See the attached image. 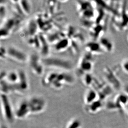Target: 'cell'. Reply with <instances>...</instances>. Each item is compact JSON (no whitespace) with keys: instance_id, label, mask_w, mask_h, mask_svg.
Listing matches in <instances>:
<instances>
[{"instance_id":"52a82bcc","label":"cell","mask_w":128,"mask_h":128,"mask_svg":"<svg viewBox=\"0 0 128 128\" xmlns=\"http://www.w3.org/2000/svg\"><path fill=\"white\" fill-rule=\"evenodd\" d=\"M38 35L40 42V50L42 54L44 56V58L48 56L50 51V43L47 41L46 37L42 34H40Z\"/></svg>"},{"instance_id":"e0dca14e","label":"cell","mask_w":128,"mask_h":128,"mask_svg":"<svg viewBox=\"0 0 128 128\" xmlns=\"http://www.w3.org/2000/svg\"><path fill=\"white\" fill-rule=\"evenodd\" d=\"M128 101V97L125 94H120L116 98V103H117L116 104L117 107L118 106L120 108H122V106L124 104H126Z\"/></svg>"},{"instance_id":"ffe728a7","label":"cell","mask_w":128,"mask_h":128,"mask_svg":"<svg viewBox=\"0 0 128 128\" xmlns=\"http://www.w3.org/2000/svg\"><path fill=\"white\" fill-rule=\"evenodd\" d=\"M7 11L6 8L4 5L0 4V25L3 24L5 22V18L6 16Z\"/></svg>"},{"instance_id":"44dd1931","label":"cell","mask_w":128,"mask_h":128,"mask_svg":"<svg viewBox=\"0 0 128 128\" xmlns=\"http://www.w3.org/2000/svg\"><path fill=\"white\" fill-rule=\"evenodd\" d=\"M11 33V32L4 27H0V40L7 38L10 36Z\"/></svg>"},{"instance_id":"277c9868","label":"cell","mask_w":128,"mask_h":128,"mask_svg":"<svg viewBox=\"0 0 128 128\" xmlns=\"http://www.w3.org/2000/svg\"><path fill=\"white\" fill-rule=\"evenodd\" d=\"M92 55L87 53L80 60L78 64V69L82 75L90 73L93 68L94 60Z\"/></svg>"},{"instance_id":"5bb4252c","label":"cell","mask_w":128,"mask_h":128,"mask_svg":"<svg viewBox=\"0 0 128 128\" xmlns=\"http://www.w3.org/2000/svg\"><path fill=\"white\" fill-rule=\"evenodd\" d=\"M43 101L39 98H34L31 101V110L33 112H38L41 110L43 108Z\"/></svg>"},{"instance_id":"ba28073f","label":"cell","mask_w":128,"mask_h":128,"mask_svg":"<svg viewBox=\"0 0 128 128\" xmlns=\"http://www.w3.org/2000/svg\"><path fill=\"white\" fill-rule=\"evenodd\" d=\"M19 78L17 84L20 90H26L28 87V82L27 75L24 70H20L18 71Z\"/></svg>"},{"instance_id":"484cf974","label":"cell","mask_w":128,"mask_h":128,"mask_svg":"<svg viewBox=\"0 0 128 128\" xmlns=\"http://www.w3.org/2000/svg\"><path fill=\"white\" fill-rule=\"evenodd\" d=\"M124 91L125 94H126L128 97V84L124 86Z\"/></svg>"},{"instance_id":"6da1fadb","label":"cell","mask_w":128,"mask_h":128,"mask_svg":"<svg viewBox=\"0 0 128 128\" xmlns=\"http://www.w3.org/2000/svg\"><path fill=\"white\" fill-rule=\"evenodd\" d=\"M42 61L44 66L54 69L68 71L71 70L74 67L71 61L60 57L48 56L42 58Z\"/></svg>"},{"instance_id":"7c38bea8","label":"cell","mask_w":128,"mask_h":128,"mask_svg":"<svg viewBox=\"0 0 128 128\" xmlns=\"http://www.w3.org/2000/svg\"><path fill=\"white\" fill-rule=\"evenodd\" d=\"M19 4L23 14L28 16L30 14L32 10L31 4L29 0H20Z\"/></svg>"},{"instance_id":"2e32d148","label":"cell","mask_w":128,"mask_h":128,"mask_svg":"<svg viewBox=\"0 0 128 128\" xmlns=\"http://www.w3.org/2000/svg\"><path fill=\"white\" fill-rule=\"evenodd\" d=\"M98 94L96 90L93 89H90L87 92L86 95V102L88 104H91L96 101Z\"/></svg>"},{"instance_id":"ac0fdd59","label":"cell","mask_w":128,"mask_h":128,"mask_svg":"<svg viewBox=\"0 0 128 128\" xmlns=\"http://www.w3.org/2000/svg\"><path fill=\"white\" fill-rule=\"evenodd\" d=\"M29 106V105L27 104V102H23L22 104H21L19 109L17 112V115L18 116L22 117L27 114V112H28Z\"/></svg>"},{"instance_id":"30bf717a","label":"cell","mask_w":128,"mask_h":128,"mask_svg":"<svg viewBox=\"0 0 128 128\" xmlns=\"http://www.w3.org/2000/svg\"><path fill=\"white\" fill-rule=\"evenodd\" d=\"M69 45L70 40L65 37L55 44V50L57 52H63L66 50Z\"/></svg>"},{"instance_id":"4316f807","label":"cell","mask_w":128,"mask_h":128,"mask_svg":"<svg viewBox=\"0 0 128 128\" xmlns=\"http://www.w3.org/2000/svg\"><path fill=\"white\" fill-rule=\"evenodd\" d=\"M127 39H128V38H127Z\"/></svg>"},{"instance_id":"9c48e42d","label":"cell","mask_w":128,"mask_h":128,"mask_svg":"<svg viewBox=\"0 0 128 128\" xmlns=\"http://www.w3.org/2000/svg\"><path fill=\"white\" fill-rule=\"evenodd\" d=\"M1 99L4 106V110L5 115L8 120H11L12 119V112L11 111V107L9 102L8 98L5 94H1Z\"/></svg>"},{"instance_id":"d4e9b609","label":"cell","mask_w":128,"mask_h":128,"mask_svg":"<svg viewBox=\"0 0 128 128\" xmlns=\"http://www.w3.org/2000/svg\"><path fill=\"white\" fill-rule=\"evenodd\" d=\"M80 126V123L78 121L76 120V121H74L69 126L68 128H78Z\"/></svg>"},{"instance_id":"5b68a950","label":"cell","mask_w":128,"mask_h":128,"mask_svg":"<svg viewBox=\"0 0 128 128\" xmlns=\"http://www.w3.org/2000/svg\"><path fill=\"white\" fill-rule=\"evenodd\" d=\"M104 72V77L110 86L115 89H120L121 86L120 82L111 69L106 68Z\"/></svg>"},{"instance_id":"7a4b0ae2","label":"cell","mask_w":128,"mask_h":128,"mask_svg":"<svg viewBox=\"0 0 128 128\" xmlns=\"http://www.w3.org/2000/svg\"><path fill=\"white\" fill-rule=\"evenodd\" d=\"M28 63L30 69L34 74L38 76L42 75L44 66L43 64L42 59L38 54H32L29 56Z\"/></svg>"},{"instance_id":"8992f818","label":"cell","mask_w":128,"mask_h":128,"mask_svg":"<svg viewBox=\"0 0 128 128\" xmlns=\"http://www.w3.org/2000/svg\"><path fill=\"white\" fill-rule=\"evenodd\" d=\"M86 50L88 53L92 55L100 54L104 52L99 42H94L87 44L86 45Z\"/></svg>"},{"instance_id":"4fadbf2b","label":"cell","mask_w":128,"mask_h":128,"mask_svg":"<svg viewBox=\"0 0 128 128\" xmlns=\"http://www.w3.org/2000/svg\"><path fill=\"white\" fill-rule=\"evenodd\" d=\"M38 23L36 21L34 20H30L28 22L27 30L28 34L31 36H34L36 35L38 31Z\"/></svg>"},{"instance_id":"3957f363","label":"cell","mask_w":128,"mask_h":128,"mask_svg":"<svg viewBox=\"0 0 128 128\" xmlns=\"http://www.w3.org/2000/svg\"><path fill=\"white\" fill-rule=\"evenodd\" d=\"M8 57L13 60L21 63H28L29 56L21 50L14 46L7 48Z\"/></svg>"},{"instance_id":"7402d4cb","label":"cell","mask_w":128,"mask_h":128,"mask_svg":"<svg viewBox=\"0 0 128 128\" xmlns=\"http://www.w3.org/2000/svg\"><path fill=\"white\" fill-rule=\"evenodd\" d=\"M101 106V102L100 101H96L91 104L90 110L92 112H96V111L98 110V109H100Z\"/></svg>"},{"instance_id":"cb8c5ba5","label":"cell","mask_w":128,"mask_h":128,"mask_svg":"<svg viewBox=\"0 0 128 128\" xmlns=\"http://www.w3.org/2000/svg\"><path fill=\"white\" fill-rule=\"evenodd\" d=\"M122 70L126 74H128V59L124 60L122 63Z\"/></svg>"},{"instance_id":"9a60e30c","label":"cell","mask_w":128,"mask_h":128,"mask_svg":"<svg viewBox=\"0 0 128 128\" xmlns=\"http://www.w3.org/2000/svg\"><path fill=\"white\" fill-rule=\"evenodd\" d=\"M18 78L19 75L18 72L11 71L8 72L6 80L10 84H14L18 83Z\"/></svg>"},{"instance_id":"8fae6325","label":"cell","mask_w":128,"mask_h":128,"mask_svg":"<svg viewBox=\"0 0 128 128\" xmlns=\"http://www.w3.org/2000/svg\"><path fill=\"white\" fill-rule=\"evenodd\" d=\"M99 43L104 52H111L113 50V44L107 38H101L100 40Z\"/></svg>"},{"instance_id":"603a6c76","label":"cell","mask_w":128,"mask_h":128,"mask_svg":"<svg viewBox=\"0 0 128 128\" xmlns=\"http://www.w3.org/2000/svg\"><path fill=\"white\" fill-rule=\"evenodd\" d=\"M8 57L7 48L2 46H0V59H4Z\"/></svg>"},{"instance_id":"d6986e66","label":"cell","mask_w":128,"mask_h":128,"mask_svg":"<svg viewBox=\"0 0 128 128\" xmlns=\"http://www.w3.org/2000/svg\"><path fill=\"white\" fill-rule=\"evenodd\" d=\"M82 76V80L84 84L88 86L92 84L93 82V77L90 73L84 74Z\"/></svg>"}]
</instances>
